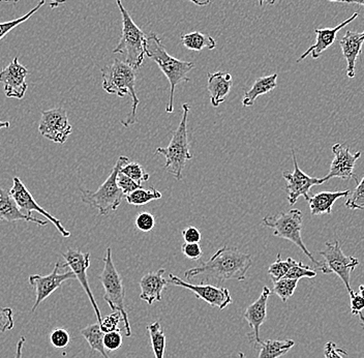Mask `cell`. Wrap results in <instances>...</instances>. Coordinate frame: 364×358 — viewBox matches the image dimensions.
<instances>
[{"label": "cell", "instance_id": "cell-1", "mask_svg": "<svg viewBox=\"0 0 364 358\" xmlns=\"http://www.w3.org/2000/svg\"><path fill=\"white\" fill-rule=\"evenodd\" d=\"M252 256L242 253L234 246H223L216 251L210 259L201 265L188 269L184 273L186 279H193L197 275H203L220 282L225 280H245L247 270L252 266Z\"/></svg>", "mask_w": 364, "mask_h": 358}, {"label": "cell", "instance_id": "cell-2", "mask_svg": "<svg viewBox=\"0 0 364 358\" xmlns=\"http://www.w3.org/2000/svg\"><path fill=\"white\" fill-rule=\"evenodd\" d=\"M145 56L152 59L161 72L165 75L170 83V99L166 107V112L172 113L174 110V93L176 86L182 82H190L188 73L195 68V65L191 61L179 60L175 57L171 56L166 51L165 46L161 43V38L156 33H149L146 36L145 44Z\"/></svg>", "mask_w": 364, "mask_h": 358}, {"label": "cell", "instance_id": "cell-3", "mask_svg": "<svg viewBox=\"0 0 364 358\" xmlns=\"http://www.w3.org/2000/svg\"><path fill=\"white\" fill-rule=\"evenodd\" d=\"M102 90L110 95H116L119 98L131 95L132 110L125 120H122V125L125 127H132L136 122V109L139 100L136 95V70L133 67L115 58L112 63L102 68Z\"/></svg>", "mask_w": 364, "mask_h": 358}, {"label": "cell", "instance_id": "cell-4", "mask_svg": "<svg viewBox=\"0 0 364 358\" xmlns=\"http://www.w3.org/2000/svg\"><path fill=\"white\" fill-rule=\"evenodd\" d=\"M191 107L182 105V117L177 129L173 132L172 139L167 147L156 148L154 154L166 159L165 169L177 180L183 179V170L186 162L193 159L191 154V143L188 136V117Z\"/></svg>", "mask_w": 364, "mask_h": 358}, {"label": "cell", "instance_id": "cell-5", "mask_svg": "<svg viewBox=\"0 0 364 358\" xmlns=\"http://www.w3.org/2000/svg\"><path fill=\"white\" fill-rule=\"evenodd\" d=\"M129 162L127 157H118L108 179L105 180L99 190L91 191L81 189L82 201L97 209L102 216H108L112 211H117L124 198V193L117 184L118 173Z\"/></svg>", "mask_w": 364, "mask_h": 358}, {"label": "cell", "instance_id": "cell-6", "mask_svg": "<svg viewBox=\"0 0 364 358\" xmlns=\"http://www.w3.org/2000/svg\"><path fill=\"white\" fill-rule=\"evenodd\" d=\"M122 17V33L119 43L113 50V53L122 54L125 63L138 70L142 67L145 56L146 34L134 22L129 11L124 8L122 0H115Z\"/></svg>", "mask_w": 364, "mask_h": 358}, {"label": "cell", "instance_id": "cell-7", "mask_svg": "<svg viewBox=\"0 0 364 358\" xmlns=\"http://www.w3.org/2000/svg\"><path fill=\"white\" fill-rule=\"evenodd\" d=\"M302 225H304V214L300 209H290L283 213L266 216L263 219L264 227L272 228L273 236L287 239L294 243L321 271H323L324 269L323 262H318L314 258L302 241Z\"/></svg>", "mask_w": 364, "mask_h": 358}, {"label": "cell", "instance_id": "cell-8", "mask_svg": "<svg viewBox=\"0 0 364 358\" xmlns=\"http://www.w3.org/2000/svg\"><path fill=\"white\" fill-rule=\"evenodd\" d=\"M104 269H102L99 279L101 280L105 289L104 300L108 303L113 312H119L124 323V330L127 337L132 336L131 325H129V315L125 311V289L122 277L113 263L112 248H107L106 256L104 259Z\"/></svg>", "mask_w": 364, "mask_h": 358}, {"label": "cell", "instance_id": "cell-9", "mask_svg": "<svg viewBox=\"0 0 364 358\" xmlns=\"http://www.w3.org/2000/svg\"><path fill=\"white\" fill-rule=\"evenodd\" d=\"M325 250L321 251L320 255L324 258V269L322 273L325 275L336 273L343 280V285L348 292H352L351 273L359 265L357 258L347 256L341 250L340 243L334 241L333 243H326Z\"/></svg>", "mask_w": 364, "mask_h": 358}, {"label": "cell", "instance_id": "cell-10", "mask_svg": "<svg viewBox=\"0 0 364 358\" xmlns=\"http://www.w3.org/2000/svg\"><path fill=\"white\" fill-rule=\"evenodd\" d=\"M38 132L48 140L63 144L73 133V127L68 122L67 111L63 108H54L42 112Z\"/></svg>", "mask_w": 364, "mask_h": 358}, {"label": "cell", "instance_id": "cell-11", "mask_svg": "<svg viewBox=\"0 0 364 358\" xmlns=\"http://www.w3.org/2000/svg\"><path fill=\"white\" fill-rule=\"evenodd\" d=\"M168 284L174 285L176 287L188 289L195 294L198 300H204L205 302L210 305L211 307H218V310L226 309L228 305L232 302L231 294L229 290L224 287H216L213 285H193L190 283L184 282L179 277L170 273Z\"/></svg>", "mask_w": 364, "mask_h": 358}, {"label": "cell", "instance_id": "cell-12", "mask_svg": "<svg viewBox=\"0 0 364 358\" xmlns=\"http://www.w3.org/2000/svg\"><path fill=\"white\" fill-rule=\"evenodd\" d=\"M292 157L293 163H294V170H293V172L286 171L283 173L284 179L287 182V199H288L290 205H294L300 197H304V199L307 201L311 197V195H309L311 189L314 186H318V184L325 182L324 179L309 177L299 168L294 149H292Z\"/></svg>", "mask_w": 364, "mask_h": 358}, {"label": "cell", "instance_id": "cell-13", "mask_svg": "<svg viewBox=\"0 0 364 358\" xmlns=\"http://www.w3.org/2000/svg\"><path fill=\"white\" fill-rule=\"evenodd\" d=\"M63 257L65 259L63 268H68L70 270L75 273V277L79 280L82 288H83V290L87 294L88 298H90L97 321H99V323H101L102 319L101 311H100L97 300H95V296H93L92 292H91L90 283H88L87 279V269L90 266V253H82L78 250H75V248H70L67 252L63 253Z\"/></svg>", "mask_w": 364, "mask_h": 358}, {"label": "cell", "instance_id": "cell-14", "mask_svg": "<svg viewBox=\"0 0 364 358\" xmlns=\"http://www.w3.org/2000/svg\"><path fill=\"white\" fill-rule=\"evenodd\" d=\"M10 194L23 214L31 216V213L36 211V213L42 214L47 219L48 222H51L55 226L61 236L63 237L70 236V232L61 225L60 221L57 220L51 214L48 213L42 206H40V204H38L31 191L24 186L19 177H14L13 186H11Z\"/></svg>", "mask_w": 364, "mask_h": 358}, {"label": "cell", "instance_id": "cell-15", "mask_svg": "<svg viewBox=\"0 0 364 358\" xmlns=\"http://www.w3.org/2000/svg\"><path fill=\"white\" fill-rule=\"evenodd\" d=\"M59 268L60 264L57 262L55 268L50 275H31L29 277V284L36 288V302L31 312H36L38 305H41L45 300H47L54 291L57 290L63 283L67 282L68 280L76 279L75 273L72 270H68L67 273H59Z\"/></svg>", "mask_w": 364, "mask_h": 358}, {"label": "cell", "instance_id": "cell-16", "mask_svg": "<svg viewBox=\"0 0 364 358\" xmlns=\"http://www.w3.org/2000/svg\"><path fill=\"white\" fill-rule=\"evenodd\" d=\"M332 154H334V159L330 166L329 174L323 177L325 182L334 179V177L343 180L354 179L355 181L358 182L354 173V169L357 159L361 156V152L352 154L348 146L336 143L332 146Z\"/></svg>", "mask_w": 364, "mask_h": 358}, {"label": "cell", "instance_id": "cell-17", "mask_svg": "<svg viewBox=\"0 0 364 358\" xmlns=\"http://www.w3.org/2000/svg\"><path fill=\"white\" fill-rule=\"evenodd\" d=\"M28 70L19 63L18 57H15L13 61L0 72V83L4 84V93L6 98L22 100L26 93V77Z\"/></svg>", "mask_w": 364, "mask_h": 358}, {"label": "cell", "instance_id": "cell-18", "mask_svg": "<svg viewBox=\"0 0 364 358\" xmlns=\"http://www.w3.org/2000/svg\"><path fill=\"white\" fill-rule=\"evenodd\" d=\"M272 295V291L268 287H264L260 298L252 302L245 310L243 317L249 323L250 327L252 328V337L250 341L254 342L257 346H260V328L262 325L265 322L266 316H267V302L269 296Z\"/></svg>", "mask_w": 364, "mask_h": 358}, {"label": "cell", "instance_id": "cell-19", "mask_svg": "<svg viewBox=\"0 0 364 358\" xmlns=\"http://www.w3.org/2000/svg\"><path fill=\"white\" fill-rule=\"evenodd\" d=\"M358 11L353 14L351 17L348 18L345 21L341 22L338 26L333 27V28H322L315 29V33L317 34V38H316V44L311 46L309 49L302 54L299 58L297 59V63L306 59L307 56H311L314 59H317L320 57L323 52L326 51L327 49L334 44L336 40V34L340 33L343 27L349 25L350 23L355 21L358 18Z\"/></svg>", "mask_w": 364, "mask_h": 358}, {"label": "cell", "instance_id": "cell-20", "mask_svg": "<svg viewBox=\"0 0 364 358\" xmlns=\"http://www.w3.org/2000/svg\"><path fill=\"white\" fill-rule=\"evenodd\" d=\"M363 43L364 31L356 33V31H348L340 41L343 56L347 61V76L350 79L355 77V67H356L357 59L363 51Z\"/></svg>", "mask_w": 364, "mask_h": 358}, {"label": "cell", "instance_id": "cell-21", "mask_svg": "<svg viewBox=\"0 0 364 358\" xmlns=\"http://www.w3.org/2000/svg\"><path fill=\"white\" fill-rule=\"evenodd\" d=\"M165 269L161 268L154 273H148L143 275L140 280V298L148 305H151L154 302H161V293L168 285V280L164 279Z\"/></svg>", "mask_w": 364, "mask_h": 358}, {"label": "cell", "instance_id": "cell-22", "mask_svg": "<svg viewBox=\"0 0 364 358\" xmlns=\"http://www.w3.org/2000/svg\"><path fill=\"white\" fill-rule=\"evenodd\" d=\"M0 221H6V222L24 221V222L34 223V224L40 226L48 225V221L41 220V219L34 218L33 216L23 214L11 194L2 189L1 186H0Z\"/></svg>", "mask_w": 364, "mask_h": 358}, {"label": "cell", "instance_id": "cell-23", "mask_svg": "<svg viewBox=\"0 0 364 358\" xmlns=\"http://www.w3.org/2000/svg\"><path fill=\"white\" fill-rule=\"evenodd\" d=\"M207 78V88L210 93L211 105L216 108L226 101V98L233 86V78L231 74L224 72L208 73Z\"/></svg>", "mask_w": 364, "mask_h": 358}, {"label": "cell", "instance_id": "cell-24", "mask_svg": "<svg viewBox=\"0 0 364 358\" xmlns=\"http://www.w3.org/2000/svg\"><path fill=\"white\" fill-rule=\"evenodd\" d=\"M351 191H320V193L311 195L307 200L311 209V216H322L332 213V207L334 203L340 198L348 197Z\"/></svg>", "mask_w": 364, "mask_h": 358}, {"label": "cell", "instance_id": "cell-25", "mask_svg": "<svg viewBox=\"0 0 364 358\" xmlns=\"http://www.w3.org/2000/svg\"><path fill=\"white\" fill-rule=\"evenodd\" d=\"M277 74H272L270 76L261 77L255 81L254 85L245 93L242 100L243 107H250L255 104L256 100L261 95H266L277 88Z\"/></svg>", "mask_w": 364, "mask_h": 358}, {"label": "cell", "instance_id": "cell-26", "mask_svg": "<svg viewBox=\"0 0 364 358\" xmlns=\"http://www.w3.org/2000/svg\"><path fill=\"white\" fill-rule=\"evenodd\" d=\"M295 346L293 339H267L262 341L258 358H279L288 353Z\"/></svg>", "mask_w": 364, "mask_h": 358}, {"label": "cell", "instance_id": "cell-27", "mask_svg": "<svg viewBox=\"0 0 364 358\" xmlns=\"http://www.w3.org/2000/svg\"><path fill=\"white\" fill-rule=\"evenodd\" d=\"M182 45L186 49L192 51H201L204 48L209 50H213L216 47L215 38L210 36H207L200 33V31H193V33L181 34V36Z\"/></svg>", "mask_w": 364, "mask_h": 358}, {"label": "cell", "instance_id": "cell-28", "mask_svg": "<svg viewBox=\"0 0 364 358\" xmlns=\"http://www.w3.org/2000/svg\"><path fill=\"white\" fill-rule=\"evenodd\" d=\"M81 335L85 337L86 341L90 344L91 351H97L104 358H110L106 352L104 345L105 332H102L99 323L88 325L87 327L81 330Z\"/></svg>", "mask_w": 364, "mask_h": 358}, {"label": "cell", "instance_id": "cell-29", "mask_svg": "<svg viewBox=\"0 0 364 358\" xmlns=\"http://www.w3.org/2000/svg\"><path fill=\"white\" fill-rule=\"evenodd\" d=\"M147 330L149 332L154 357L164 358L166 350V336L165 332L161 330V322L156 321V322L151 323L147 326Z\"/></svg>", "mask_w": 364, "mask_h": 358}, {"label": "cell", "instance_id": "cell-30", "mask_svg": "<svg viewBox=\"0 0 364 358\" xmlns=\"http://www.w3.org/2000/svg\"><path fill=\"white\" fill-rule=\"evenodd\" d=\"M161 197L163 196H161V191L152 186L150 190H144L143 188L138 189V190L134 191L133 193L125 196V200L129 204L141 206V205L147 204V203L154 201V200L161 199Z\"/></svg>", "mask_w": 364, "mask_h": 358}, {"label": "cell", "instance_id": "cell-31", "mask_svg": "<svg viewBox=\"0 0 364 358\" xmlns=\"http://www.w3.org/2000/svg\"><path fill=\"white\" fill-rule=\"evenodd\" d=\"M296 260L288 258L287 260H282L281 254H277V260L269 266L267 273L272 277V283L283 279L288 273L289 269L296 263Z\"/></svg>", "mask_w": 364, "mask_h": 358}, {"label": "cell", "instance_id": "cell-32", "mask_svg": "<svg viewBox=\"0 0 364 358\" xmlns=\"http://www.w3.org/2000/svg\"><path fill=\"white\" fill-rule=\"evenodd\" d=\"M298 280L283 279L273 282V292L281 298L282 302H287L291 298L297 288Z\"/></svg>", "mask_w": 364, "mask_h": 358}, {"label": "cell", "instance_id": "cell-33", "mask_svg": "<svg viewBox=\"0 0 364 358\" xmlns=\"http://www.w3.org/2000/svg\"><path fill=\"white\" fill-rule=\"evenodd\" d=\"M46 4V0H41L38 4L31 10L28 11V13L25 14L22 17L18 18V19L11 20V21L8 22H2L0 23V41L6 36V34L10 33L14 28L21 25L22 23L26 22L31 16H33L34 14L36 13L43 6Z\"/></svg>", "mask_w": 364, "mask_h": 358}, {"label": "cell", "instance_id": "cell-34", "mask_svg": "<svg viewBox=\"0 0 364 358\" xmlns=\"http://www.w3.org/2000/svg\"><path fill=\"white\" fill-rule=\"evenodd\" d=\"M120 172L129 177V179L135 180L138 184H142V181H148L150 175L145 172L142 166L136 162H129L127 165L122 168Z\"/></svg>", "mask_w": 364, "mask_h": 358}, {"label": "cell", "instance_id": "cell-35", "mask_svg": "<svg viewBox=\"0 0 364 358\" xmlns=\"http://www.w3.org/2000/svg\"><path fill=\"white\" fill-rule=\"evenodd\" d=\"M316 275H317V273L311 266L304 265L302 262L297 261L292 268L289 269L288 273H287L284 278L299 280L300 279H304V278L314 279Z\"/></svg>", "mask_w": 364, "mask_h": 358}, {"label": "cell", "instance_id": "cell-36", "mask_svg": "<svg viewBox=\"0 0 364 358\" xmlns=\"http://www.w3.org/2000/svg\"><path fill=\"white\" fill-rule=\"evenodd\" d=\"M346 206L352 211L357 209H364V177L360 182H357V186L355 190L348 196Z\"/></svg>", "mask_w": 364, "mask_h": 358}, {"label": "cell", "instance_id": "cell-37", "mask_svg": "<svg viewBox=\"0 0 364 358\" xmlns=\"http://www.w3.org/2000/svg\"><path fill=\"white\" fill-rule=\"evenodd\" d=\"M50 341L52 345L57 349H63L68 347L70 344V336L67 330L63 328H56L50 335Z\"/></svg>", "mask_w": 364, "mask_h": 358}, {"label": "cell", "instance_id": "cell-38", "mask_svg": "<svg viewBox=\"0 0 364 358\" xmlns=\"http://www.w3.org/2000/svg\"><path fill=\"white\" fill-rule=\"evenodd\" d=\"M349 294L352 314L360 318L361 323H363L364 327V298L359 294V292L352 290Z\"/></svg>", "mask_w": 364, "mask_h": 358}, {"label": "cell", "instance_id": "cell-39", "mask_svg": "<svg viewBox=\"0 0 364 358\" xmlns=\"http://www.w3.org/2000/svg\"><path fill=\"white\" fill-rule=\"evenodd\" d=\"M117 184L119 186L120 190L124 193V197L129 194L133 193L134 191L138 190V189L142 188V184H138L135 180L129 179V177L124 174V173H118L117 177Z\"/></svg>", "mask_w": 364, "mask_h": 358}, {"label": "cell", "instance_id": "cell-40", "mask_svg": "<svg viewBox=\"0 0 364 358\" xmlns=\"http://www.w3.org/2000/svg\"><path fill=\"white\" fill-rule=\"evenodd\" d=\"M136 226L140 231L149 232L154 229L156 226V219L154 214L148 213V211H143L136 216Z\"/></svg>", "mask_w": 364, "mask_h": 358}, {"label": "cell", "instance_id": "cell-41", "mask_svg": "<svg viewBox=\"0 0 364 358\" xmlns=\"http://www.w3.org/2000/svg\"><path fill=\"white\" fill-rule=\"evenodd\" d=\"M122 320V314H120L119 312H113L112 314L108 315V316L102 318V322L99 323V325L101 326L102 332H104L105 334H107V332L117 330L118 325H119V322Z\"/></svg>", "mask_w": 364, "mask_h": 358}, {"label": "cell", "instance_id": "cell-42", "mask_svg": "<svg viewBox=\"0 0 364 358\" xmlns=\"http://www.w3.org/2000/svg\"><path fill=\"white\" fill-rule=\"evenodd\" d=\"M105 348L110 351H115L122 347V336L119 330L107 332L104 336Z\"/></svg>", "mask_w": 364, "mask_h": 358}, {"label": "cell", "instance_id": "cell-43", "mask_svg": "<svg viewBox=\"0 0 364 358\" xmlns=\"http://www.w3.org/2000/svg\"><path fill=\"white\" fill-rule=\"evenodd\" d=\"M15 322L13 318V310L11 307H0V332L13 330Z\"/></svg>", "mask_w": 364, "mask_h": 358}, {"label": "cell", "instance_id": "cell-44", "mask_svg": "<svg viewBox=\"0 0 364 358\" xmlns=\"http://www.w3.org/2000/svg\"><path fill=\"white\" fill-rule=\"evenodd\" d=\"M181 252L182 254L184 255L186 258H188L190 260H193V261H197L203 255V252H202L201 246H199V243H184L181 246Z\"/></svg>", "mask_w": 364, "mask_h": 358}, {"label": "cell", "instance_id": "cell-45", "mask_svg": "<svg viewBox=\"0 0 364 358\" xmlns=\"http://www.w3.org/2000/svg\"><path fill=\"white\" fill-rule=\"evenodd\" d=\"M325 358H345L348 357L347 351L338 348L333 342H328L324 348Z\"/></svg>", "mask_w": 364, "mask_h": 358}, {"label": "cell", "instance_id": "cell-46", "mask_svg": "<svg viewBox=\"0 0 364 358\" xmlns=\"http://www.w3.org/2000/svg\"><path fill=\"white\" fill-rule=\"evenodd\" d=\"M182 237L186 243H199L201 241V232L199 229L193 226L182 230Z\"/></svg>", "mask_w": 364, "mask_h": 358}, {"label": "cell", "instance_id": "cell-47", "mask_svg": "<svg viewBox=\"0 0 364 358\" xmlns=\"http://www.w3.org/2000/svg\"><path fill=\"white\" fill-rule=\"evenodd\" d=\"M26 339L25 337H20L19 342L17 344V350H16L15 358H22L23 347H24Z\"/></svg>", "mask_w": 364, "mask_h": 358}, {"label": "cell", "instance_id": "cell-48", "mask_svg": "<svg viewBox=\"0 0 364 358\" xmlns=\"http://www.w3.org/2000/svg\"><path fill=\"white\" fill-rule=\"evenodd\" d=\"M331 2H346V4H355L364 6V0H329Z\"/></svg>", "mask_w": 364, "mask_h": 358}, {"label": "cell", "instance_id": "cell-49", "mask_svg": "<svg viewBox=\"0 0 364 358\" xmlns=\"http://www.w3.org/2000/svg\"><path fill=\"white\" fill-rule=\"evenodd\" d=\"M19 1L20 0H14V4H18ZM65 1H67V0H52L50 6H51L52 9L58 8L60 4H65Z\"/></svg>", "mask_w": 364, "mask_h": 358}, {"label": "cell", "instance_id": "cell-50", "mask_svg": "<svg viewBox=\"0 0 364 358\" xmlns=\"http://www.w3.org/2000/svg\"><path fill=\"white\" fill-rule=\"evenodd\" d=\"M188 1L193 2V4H197V6H205L210 4L213 0H188Z\"/></svg>", "mask_w": 364, "mask_h": 358}, {"label": "cell", "instance_id": "cell-51", "mask_svg": "<svg viewBox=\"0 0 364 358\" xmlns=\"http://www.w3.org/2000/svg\"><path fill=\"white\" fill-rule=\"evenodd\" d=\"M259 4L260 6H263L264 4H270V6H272V4H274L275 2H277V0H258Z\"/></svg>", "mask_w": 364, "mask_h": 358}, {"label": "cell", "instance_id": "cell-52", "mask_svg": "<svg viewBox=\"0 0 364 358\" xmlns=\"http://www.w3.org/2000/svg\"><path fill=\"white\" fill-rule=\"evenodd\" d=\"M6 127H10V122H1V120H0V130L6 129Z\"/></svg>", "mask_w": 364, "mask_h": 358}, {"label": "cell", "instance_id": "cell-53", "mask_svg": "<svg viewBox=\"0 0 364 358\" xmlns=\"http://www.w3.org/2000/svg\"><path fill=\"white\" fill-rule=\"evenodd\" d=\"M359 294L364 298V284L359 286Z\"/></svg>", "mask_w": 364, "mask_h": 358}, {"label": "cell", "instance_id": "cell-54", "mask_svg": "<svg viewBox=\"0 0 364 358\" xmlns=\"http://www.w3.org/2000/svg\"><path fill=\"white\" fill-rule=\"evenodd\" d=\"M238 358H245V355L242 352L239 353Z\"/></svg>", "mask_w": 364, "mask_h": 358}, {"label": "cell", "instance_id": "cell-55", "mask_svg": "<svg viewBox=\"0 0 364 358\" xmlns=\"http://www.w3.org/2000/svg\"><path fill=\"white\" fill-rule=\"evenodd\" d=\"M0 2H13L14 4V0H0Z\"/></svg>", "mask_w": 364, "mask_h": 358}]
</instances>
